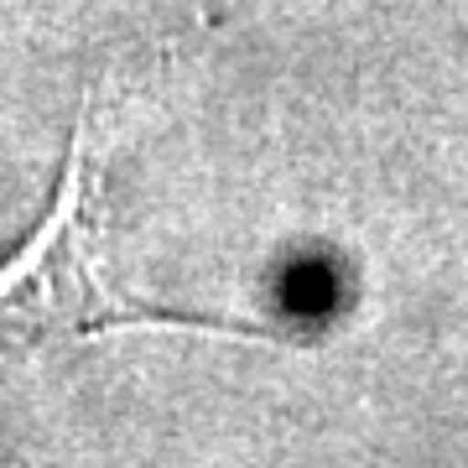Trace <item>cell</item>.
<instances>
[{
	"label": "cell",
	"instance_id": "6da1fadb",
	"mask_svg": "<svg viewBox=\"0 0 468 468\" xmlns=\"http://www.w3.org/2000/svg\"><path fill=\"white\" fill-rule=\"evenodd\" d=\"M131 318L141 323V313L100 276V167L89 162V131H79L52 214L0 266V380L68 338Z\"/></svg>",
	"mask_w": 468,
	"mask_h": 468
}]
</instances>
